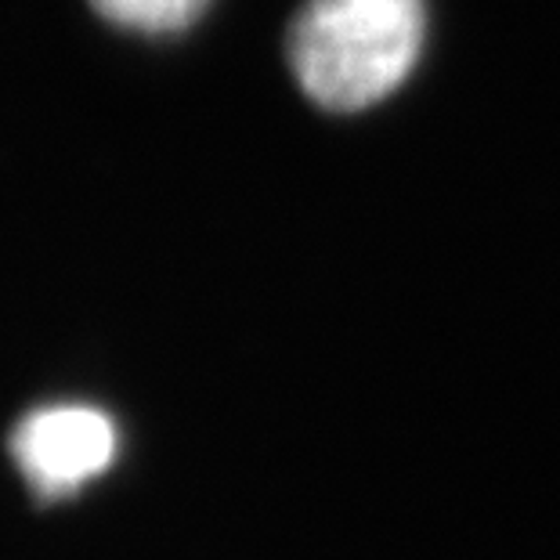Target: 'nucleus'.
Segmentation results:
<instances>
[{
	"instance_id": "1",
	"label": "nucleus",
	"mask_w": 560,
	"mask_h": 560,
	"mask_svg": "<svg viewBox=\"0 0 560 560\" xmlns=\"http://www.w3.org/2000/svg\"><path fill=\"white\" fill-rule=\"evenodd\" d=\"M423 44V0H307L290 26L285 51L315 105L362 113L412 77Z\"/></svg>"
},
{
	"instance_id": "2",
	"label": "nucleus",
	"mask_w": 560,
	"mask_h": 560,
	"mask_svg": "<svg viewBox=\"0 0 560 560\" xmlns=\"http://www.w3.org/2000/svg\"><path fill=\"white\" fill-rule=\"evenodd\" d=\"M116 456V427L109 416L58 405L33 412L15 434V459L47 492H62L94 478Z\"/></svg>"
},
{
	"instance_id": "3",
	"label": "nucleus",
	"mask_w": 560,
	"mask_h": 560,
	"mask_svg": "<svg viewBox=\"0 0 560 560\" xmlns=\"http://www.w3.org/2000/svg\"><path fill=\"white\" fill-rule=\"evenodd\" d=\"M109 22L141 33H174L202 15L210 0H91Z\"/></svg>"
}]
</instances>
